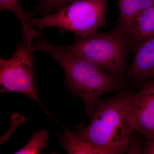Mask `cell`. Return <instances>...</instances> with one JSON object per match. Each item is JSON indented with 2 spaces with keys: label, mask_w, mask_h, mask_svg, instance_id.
I'll use <instances>...</instances> for the list:
<instances>
[{
  "label": "cell",
  "mask_w": 154,
  "mask_h": 154,
  "mask_svg": "<svg viewBox=\"0 0 154 154\" xmlns=\"http://www.w3.org/2000/svg\"><path fill=\"white\" fill-rule=\"evenodd\" d=\"M75 0H40L34 9L36 14L48 15L57 13Z\"/></svg>",
  "instance_id": "4fadbf2b"
},
{
  "label": "cell",
  "mask_w": 154,
  "mask_h": 154,
  "mask_svg": "<svg viewBox=\"0 0 154 154\" xmlns=\"http://www.w3.org/2000/svg\"><path fill=\"white\" fill-rule=\"evenodd\" d=\"M107 1L75 0L55 14L33 18L31 25L39 31L57 27L63 33H75L77 40L106 26Z\"/></svg>",
  "instance_id": "277c9868"
},
{
  "label": "cell",
  "mask_w": 154,
  "mask_h": 154,
  "mask_svg": "<svg viewBox=\"0 0 154 154\" xmlns=\"http://www.w3.org/2000/svg\"><path fill=\"white\" fill-rule=\"evenodd\" d=\"M33 51L31 45L23 42L18 44L11 59L0 58L1 93L16 92L25 95L51 116L39 99L35 86Z\"/></svg>",
  "instance_id": "5b68a950"
},
{
  "label": "cell",
  "mask_w": 154,
  "mask_h": 154,
  "mask_svg": "<svg viewBox=\"0 0 154 154\" xmlns=\"http://www.w3.org/2000/svg\"><path fill=\"white\" fill-rule=\"evenodd\" d=\"M129 45L126 36L116 29L108 33L96 31L71 45H56L91 62L119 80L124 72Z\"/></svg>",
  "instance_id": "3957f363"
},
{
  "label": "cell",
  "mask_w": 154,
  "mask_h": 154,
  "mask_svg": "<svg viewBox=\"0 0 154 154\" xmlns=\"http://www.w3.org/2000/svg\"><path fill=\"white\" fill-rule=\"evenodd\" d=\"M34 51L49 54L57 61L65 72L67 88L84 102L86 115L91 116L104 94L121 87L119 80L85 59L59 48L43 38L42 32L33 43Z\"/></svg>",
  "instance_id": "7a4b0ae2"
},
{
  "label": "cell",
  "mask_w": 154,
  "mask_h": 154,
  "mask_svg": "<svg viewBox=\"0 0 154 154\" xmlns=\"http://www.w3.org/2000/svg\"><path fill=\"white\" fill-rule=\"evenodd\" d=\"M63 148L68 154H107L105 151L92 146L75 137L72 131L67 129L59 136Z\"/></svg>",
  "instance_id": "8fae6325"
},
{
  "label": "cell",
  "mask_w": 154,
  "mask_h": 154,
  "mask_svg": "<svg viewBox=\"0 0 154 154\" xmlns=\"http://www.w3.org/2000/svg\"><path fill=\"white\" fill-rule=\"evenodd\" d=\"M131 113L134 131L146 140H154V78L131 96Z\"/></svg>",
  "instance_id": "8992f818"
},
{
  "label": "cell",
  "mask_w": 154,
  "mask_h": 154,
  "mask_svg": "<svg viewBox=\"0 0 154 154\" xmlns=\"http://www.w3.org/2000/svg\"><path fill=\"white\" fill-rule=\"evenodd\" d=\"M49 133L46 129L39 131H35L30 141L16 154H36L39 153L42 150L46 148Z\"/></svg>",
  "instance_id": "7c38bea8"
},
{
  "label": "cell",
  "mask_w": 154,
  "mask_h": 154,
  "mask_svg": "<svg viewBox=\"0 0 154 154\" xmlns=\"http://www.w3.org/2000/svg\"><path fill=\"white\" fill-rule=\"evenodd\" d=\"M154 36V5L141 11L131 22L127 33L130 45L136 46Z\"/></svg>",
  "instance_id": "ba28073f"
},
{
  "label": "cell",
  "mask_w": 154,
  "mask_h": 154,
  "mask_svg": "<svg viewBox=\"0 0 154 154\" xmlns=\"http://www.w3.org/2000/svg\"><path fill=\"white\" fill-rule=\"evenodd\" d=\"M120 19L116 30L127 38L130 24L136 15L154 5V0H118Z\"/></svg>",
  "instance_id": "30bf717a"
},
{
  "label": "cell",
  "mask_w": 154,
  "mask_h": 154,
  "mask_svg": "<svg viewBox=\"0 0 154 154\" xmlns=\"http://www.w3.org/2000/svg\"><path fill=\"white\" fill-rule=\"evenodd\" d=\"M143 154H154V140H146V142L144 146Z\"/></svg>",
  "instance_id": "5bb4252c"
},
{
  "label": "cell",
  "mask_w": 154,
  "mask_h": 154,
  "mask_svg": "<svg viewBox=\"0 0 154 154\" xmlns=\"http://www.w3.org/2000/svg\"><path fill=\"white\" fill-rule=\"evenodd\" d=\"M131 96L129 91H125L111 99H101L91 114L90 123L73 132L75 137L107 154L127 151L134 131Z\"/></svg>",
  "instance_id": "6da1fadb"
},
{
  "label": "cell",
  "mask_w": 154,
  "mask_h": 154,
  "mask_svg": "<svg viewBox=\"0 0 154 154\" xmlns=\"http://www.w3.org/2000/svg\"><path fill=\"white\" fill-rule=\"evenodd\" d=\"M130 77L141 82L154 78V36L136 46Z\"/></svg>",
  "instance_id": "52a82bcc"
},
{
  "label": "cell",
  "mask_w": 154,
  "mask_h": 154,
  "mask_svg": "<svg viewBox=\"0 0 154 154\" xmlns=\"http://www.w3.org/2000/svg\"><path fill=\"white\" fill-rule=\"evenodd\" d=\"M0 9L1 11H11L17 16L23 27V42L28 45L33 44V38L39 35V31L34 29L31 25L36 13L27 12L24 10L20 5L19 0H0Z\"/></svg>",
  "instance_id": "9c48e42d"
}]
</instances>
